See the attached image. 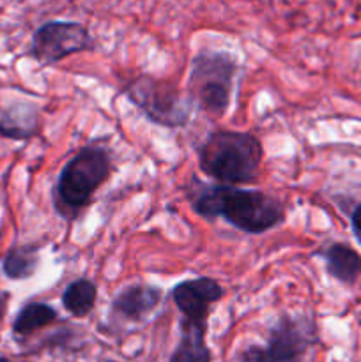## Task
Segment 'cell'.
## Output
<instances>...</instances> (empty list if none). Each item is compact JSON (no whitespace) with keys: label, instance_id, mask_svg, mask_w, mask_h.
Returning a JSON list of instances; mask_svg holds the SVG:
<instances>
[{"label":"cell","instance_id":"7a4b0ae2","mask_svg":"<svg viewBox=\"0 0 361 362\" xmlns=\"http://www.w3.org/2000/svg\"><path fill=\"white\" fill-rule=\"evenodd\" d=\"M198 168L222 186L239 187L257 182L264 161V147L248 131H211L197 147Z\"/></svg>","mask_w":361,"mask_h":362},{"label":"cell","instance_id":"8fae6325","mask_svg":"<svg viewBox=\"0 0 361 362\" xmlns=\"http://www.w3.org/2000/svg\"><path fill=\"white\" fill-rule=\"evenodd\" d=\"M180 336L168 362H212L211 349L207 345V322H195L180 318Z\"/></svg>","mask_w":361,"mask_h":362},{"label":"cell","instance_id":"9a60e30c","mask_svg":"<svg viewBox=\"0 0 361 362\" xmlns=\"http://www.w3.org/2000/svg\"><path fill=\"white\" fill-rule=\"evenodd\" d=\"M39 267V246L38 244H25L9 250L2 264L6 278L13 281H23L32 278Z\"/></svg>","mask_w":361,"mask_h":362},{"label":"cell","instance_id":"3957f363","mask_svg":"<svg viewBox=\"0 0 361 362\" xmlns=\"http://www.w3.org/2000/svg\"><path fill=\"white\" fill-rule=\"evenodd\" d=\"M113 159L105 145L92 141L78 148L57 177L53 187V209L66 223L76 221L91 205L94 194L108 182Z\"/></svg>","mask_w":361,"mask_h":362},{"label":"cell","instance_id":"7c38bea8","mask_svg":"<svg viewBox=\"0 0 361 362\" xmlns=\"http://www.w3.org/2000/svg\"><path fill=\"white\" fill-rule=\"evenodd\" d=\"M324 260L326 272L343 285H354L361 276V257L350 246L333 243L317 251Z\"/></svg>","mask_w":361,"mask_h":362},{"label":"cell","instance_id":"2e32d148","mask_svg":"<svg viewBox=\"0 0 361 362\" xmlns=\"http://www.w3.org/2000/svg\"><path fill=\"white\" fill-rule=\"evenodd\" d=\"M350 228H353L354 237L361 244V202L356 205V209L350 214Z\"/></svg>","mask_w":361,"mask_h":362},{"label":"cell","instance_id":"277c9868","mask_svg":"<svg viewBox=\"0 0 361 362\" xmlns=\"http://www.w3.org/2000/svg\"><path fill=\"white\" fill-rule=\"evenodd\" d=\"M239 60L229 52L204 48L191 59L188 95L195 108L211 117H223L232 105Z\"/></svg>","mask_w":361,"mask_h":362},{"label":"cell","instance_id":"ac0fdd59","mask_svg":"<svg viewBox=\"0 0 361 362\" xmlns=\"http://www.w3.org/2000/svg\"><path fill=\"white\" fill-rule=\"evenodd\" d=\"M0 362H13V361L7 359V357H0Z\"/></svg>","mask_w":361,"mask_h":362},{"label":"cell","instance_id":"e0dca14e","mask_svg":"<svg viewBox=\"0 0 361 362\" xmlns=\"http://www.w3.org/2000/svg\"><path fill=\"white\" fill-rule=\"evenodd\" d=\"M7 300H9V293L7 292L0 293V324H2V318H4V315H6Z\"/></svg>","mask_w":361,"mask_h":362},{"label":"cell","instance_id":"52a82bcc","mask_svg":"<svg viewBox=\"0 0 361 362\" xmlns=\"http://www.w3.org/2000/svg\"><path fill=\"white\" fill-rule=\"evenodd\" d=\"M94 48V37L80 21L52 20L34 30L28 55L39 66H53L74 53L91 52Z\"/></svg>","mask_w":361,"mask_h":362},{"label":"cell","instance_id":"4fadbf2b","mask_svg":"<svg viewBox=\"0 0 361 362\" xmlns=\"http://www.w3.org/2000/svg\"><path fill=\"white\" fill-rule=\"evenodd\" d=\"M60 320V315L52 304L28 303L18 311L13 322V334L16 339L28 338L41 329L50 327Z\"/></svg>","mask_w":361,"mask_h":362},{"label":"cell","instance_id":"8992f818","mask_svg":"<svg viewBox=\"0 0 361 362\" xmlns=\"http://www.w3.org/2000/svg\"><path fill=\"white\" fill-rule=\"evenodd\" d=\"M317 343V324L310 315L282 313L268 329L265 343L241 349L236 362H303Z\"/></svg>","mask_w":361,"mask_h":362},{"label":"cell","instance_id":"6da1fadb","mask_svg":"<svg viewBox=\"0 0 361 362\" xmlns=\"http://www.w3.org/2000/svg\"><path fill=\"white\" fill-rule=\"evenodd\" d=\"M186 198L197 216L207 221L223 219L227 225L248 235H260L278 228L287 219L285 204L258 189L204 184L193 177Z\"/></svg>","mask_w":361,"mask_h":362},{"label":"cell","instance_id":"5b68a950","mask_svg":"<svg viewBox=\"0 0 361 362\" xmlns=\"http://www.w3.org/2000/svg\"><path fill=\"white\" fill-rule=\"evenodd\" d=\"M122 94L149 122L168 129H180L190 124L195 105L177 85L149 74L127 80Z\"/></svg>","mask_w":361,"mask_h":362},{"label":"cell","instance_id":"5bb4252c","mask_svg":"<svg viewBox=\"0 0 361 362\" xmlns=\"http://www.w3.org/2000/svg\"><path fill=\"white\" fill-rule=\"evenodd\" d=\"M98 285L88 278H78L64 288L60 296L62 308L74 318H85L98 303Z\"/></svg>","mask_w":361,"mask_h":362},{"label":"cell","instance_id":"30bf717a","mask_svg":"<svg viewBox=\"0 0 361 362\" xmlns=\"http://www.w3.org/2000/svg\"><path fill=\"white\" fill-rule=\"evenodd\" d=\"M39 133V106L28 101L11 103L0 112V136L25 141Z\"/></svg>","mask_w":361,"mask_h":362},{"label":"cell","instance_id":"ba28073f","mask_svg":"<svg viewBox=\"0 0 361 362\" xmlns=\"http://www.w3.org/2000/svg\"><path fill=\"white\" fill-rule=\"evenodd\" d=\"M180 318L195 322H209L212 306L223 299L225 288L214 278L198 276L177 283L170 292Z\"/></svg>","mask_w":361,"mask_h":362},{"label":"cell","instance_id":"9c48e42d","mask_svg":"<svg viewBox=\"0 0 361 362\" xmlns=\"http://www.w3.org/2000/svg\"><path fill=\"white\" fill-rule=\"evenodd\" d=\"M163 297L165 292L161 286L144 281L131 283L113 297L110 304V317L124 324H140L158 310Z\"/></svg>","mask_w":361,"mask_h":362},{"label":"cell","instance_id":"d6986e66","mask_svg":"<svg viewBox=\"0 0 361 362\" xmlns=\"http://www.w3.org/2000/svg\"><path fill=\"white\" fill-rule=\"evenodd\" d=\"M106 362H117V361H106Z\"/></svg>","mask_w":361,"mask_h":362}]
</instances>
